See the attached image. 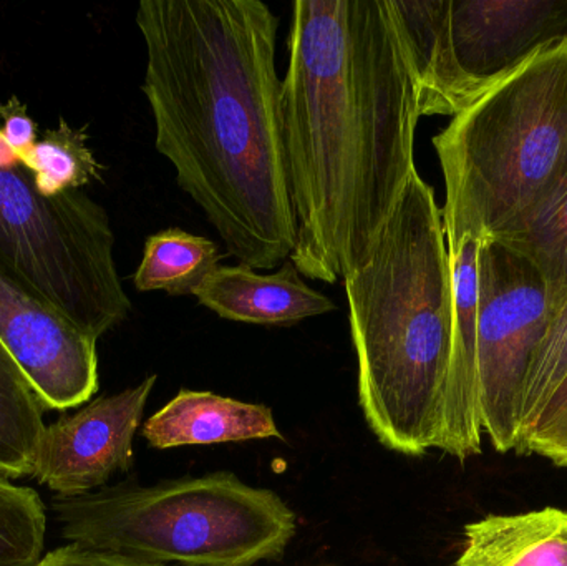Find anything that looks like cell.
<instances>
[{
  "label": "cell",
  "instance_id": "6da1fadb",
  "mask_svg": "<svg viewBox=\"0 0 567 566\" xmlns=\"http://www.w3.org/2000/svg\"><path fill=\"white\" fill-rule=\"evenodd\" d=\"M420 90L392 0H297L282 82L290 261L336 285L375 246L406 183Z\"/></svg>",
  "mask_w": 567,
  "mask_h": 566
},
{
  "label": "cell",
  "instance_id": "7a4b0ae2",
  "mask_svg": "<svg viewBox=\"0 0 567 566\" xmlns=\"http://www.w3.org/2000/svg\"><path fill=\"white\" fill-rule=\"evenodd\" d=\"M143 93L156 150L229 255L272 269L296 248L287 176L279 19L261 0H143Z\"/></svg>",
  "mask_w": 567,
  "mask_h": 566
},
{
  "label": "cell",
  "instance_id": "3957f363",
  "mask_svg": "<svg viewBox=\"0 0 567 566\" xmlns=\"http://www.w3.org/2000/svg\"><path fill=\"white\" fill-rule=\"evenodd\" d=\"M343 286L367 424L399 454L439 449L452 358V263L442 209L419 172Z\"/></svg>",
  "mask_w": 567,
  "mask_h": 566
},
{
  "label": "cell",
  "instance_id": "277c9868",
  "mask_svg": "<svg viewBox=\"0 0 567 566\" xmlns=\"http://www.w3.org/2000/svg\"><path fill=\"white\" fill-rule=\"evenodd\" d=\"M449 253L498 238L542 195L567 150V45L493 86L433 138Z\"/></svg>",
  "mask_w": 567,
  "mask_h": 566
},
{
  "label": "cell",
  "instance_id": "5b68a950",
  "mask_svg": "<svg viewBox=\"0 0 567 566\" xmlns=\"http://www.w3.org/2000/svg\"><path fill=\"white\" fill-rule=\"evenodd\" d=\"M52 508L70 544L162 566H255L281 557L297 532L276 492L233 474L56 495Z\"/></svg>",
  "mask_w": 567,
  "mask_h": 566
},
{
  "label": "cell",
  "instance_id": "8992f818",
  "mask_svg": "<svg viewBox=\"0 0 567 566\" xmlns=\"http://www.w3.org/2000/svg\"><path fill=\"white\" fill-rule=\"evenodd\" d=\"M112 225L85 193L45 196L0 130V265L92 338L128 318Z\"/></svg>",
  "mask_w": 567,
  "mask_h": 566
},
{
  "label": "cell",
  "instance_id": "52a82bcc",
  "mask_svg": "<svg viewBox=\"0 0 567 566\" xmlns=\"http://www.w3.org/2000/svg\"><path fill=\"white\" fill-rule=\"evenodd\" d=\"M392 2L422 116H456L536 56L567 45V0Z\"/></svg>",
  "mask_w": 567,
  "mask_h": 566
},
{
  "label": "cell",
  "instance_id": "ba28073f",
  "mask_svg": "<svg viewBox=\"0 0 567 566\" xmlns=\"http://www.w3.org/2000/svg\"><path fill=\"white\" fill-rule=\"evenodd\" d=\"M478 271L480 422L495 451L506 454L518 445L523 391L553 306L538 268L499 239L480 243Z\"/></svg>",
  "mask_w": 567,
  "mask_h": 566
},
{
  "label": "cell",
  "instance_id": "9c48e42d",
  "mask_svg": "<svg viewBox=\"0 0 567 566\" xmlns=\"http://www.w3.org/2000/svg\"><path fill=\"white\" fill-rule=\"evenodd\" d=\"M96 341L0 265V342L45 411L79 408L99 391Z\"/></svg>",
  "mask_w": 567,
  "mask_h": 566
},
{
  "label": "cell",
  "instance_id": "30bf717a",
  "mask_svg": "<svg viewBox=\"0 0 567 566\" xmlns=\"http://www.w3.org/2000/svg\"><path fill=\"white\" fill-rule=\"evenodd\" d=\"M155 384L156 375H150L135 388L95 399L45 428L30 477L59 497H79L100 491L113 475L128 472L133 439Z\"/></svg>",
  "mask_w": 567,
  "mask_h": 566
},
{
  "label": "cell",
  "instance_id": "8fae6325",
  "mask_svg": "<svg viewBox=\"0 0 567 566\" xmlns=\"http://www.w3.org/2000/svg\"><path fill=\"white\" fill-rule=\"evenodd\" d=\"M480 243L466 238L455 251L449 253L453 278V341L439 451L458 461L482 454L483 431L476 382Z\"/></svg>",
  "mask_w": 567,
  "mask_h": 566
},
{
  "label": "cell",
  "instance_id": "7c38bea8",
  "mask_svg": "<svg viewBox=\"0 0 567 566\" xmlns=\"http://www.w3.org/2000/svg\"><path fill=\"white\" fill-rule=\"evenodd\" d=\"M300 276L290 259L275 275H259L246 265L218 266L195 296L219 318L248 325L292 326L336 311L332 299Z\"/></svg>",
  "mask_w": 567,
  "mask_h": 566
},
{
  "label": "cell",
  "instance_id": "4fadbf2b",
  "mask_svg": "<svg viewBox=\"0 0 567 566\" xmlns=\"http://www.w3.org/2000/svg\"><path fill=\"white\" fill-rule=\"evenodd\" d=\"M143 438L152 447L218 445L228 442L279 439L271 409L223 398L213 392L183 389L165 408L146 421Z\"/></svg>",
  "mask_w": 567,
  "mask_h": 566
},
{
  "label": "cell",
  "instance_id": "5bb4252c",
  "mask_svg": "<svg viewBox=\"0 0 567 566\" xmlns=\"http://www.w3.org/2000/svg\"><path fill=\"white\" fill-rule=\"evenodd\" d=\"M453 566H567V512L546 507L472 522Z\"/></svg>",
  "mask_w": 567,
  "mask_h": 566
},
{
  "label": "cell",
  "instance_id": "9a60e30c",
  "mask_svg": "<svg viewBox=\"0 0 567 566\" xmlns=\"http://www.w3.org/2000/svg\"><path fill=\"white\" fill-rule=\"evenodd\" d=\"M496 239L538 268L555 312L567 298V150L532 208Z\"/></svg>",
  "mask_w": 567,
  "mask_h": 566
},
{
  "label": "cell",
  "instance_id": "2e32d148",
  "mask_svg": "<svg viewBox=\"0 0 567 566\" xmlns=\"http://www.w3.org/2000/svg\"><path fill=\"white\" fill-rule=\"evenodd\" d=\"M219 258L218 246L212 239L179 228L165 229L146 239L133 281L142 292L195 296L202 282L218 268Z\"/></svg>",
  "mask_w": 567,
  "mask_h": 566
},
{
  "label": "cell",
  "instance_id": "e0dca14e",
  "mask_svg": "<svg viewBox=\"0 0 567 566\" xmlns=\"http://www.w3.org/2000/svg\"><path fill=\"white\" fill-rule=\"evenodd\" d=\"M43 405L0 342V477L32 474L37 445L45 431Z\"/></svg>",
  "mask_w": 567,
  "mask_h": 566
},
{
  "label": "cell",
  "instance_id": "ac0fdd59",
  "mask_svg": "<svg viewBox=\"0 0 567 566\" xmlns=\"http://www.w3.org/2000/svg\"><path fill=\"white\" fill-rule=\"evenodd\" d=\"M20 162L32 172L45 196L75 192L99 179L102 169L86 146L85 132L73 130L65 120H60L59 128L47 130Z\"/></svg>",
  "mask_w": 567,
  "mask_h": 566
},
{
  "label": "cell",
  "instance_id": "d6986e66",
  "mask_svg": "<svg viewBox=\"0 0 567 566\" xmlns=\"http://www.w3.org/2000/svg\"><path fill=\"white\" fill-rule=\"evenodd\" d=\"M45 531V505L39 494L0 477V566L39 564Z\"/></svg>",
  "mask_w": 567,
  "mask_h": 566
},
{
  "label": "cell",
  "instance_id": "ffe728a7",
  "mask_svg": "<svg viewBox=\"0 0 567 566\" xmlns=\"http://www.w3.org/2000/svg\"><path fill=\"white\" fill-rule=\"evenodd\" d=\"M567 374V298L549 321L548 331L536 351L526 378L522 401L519 439L539 414ZM518 447V445H516Z\"/></svg>",
  "mask_w": 567,
  "mask_h": 566
},
{
  "label": "cell",
  "instance_id": "44dd1931",
  "mask_svg": "<svg viewBox=\"0 0 567 566\" xmlns=\"http://www.w3.org/2000/svg\"><path fill=\"white\" fill-rule=\"evenodd\" d=\"M519 454H536L567 467V374L519 439Z\"/></svg>",
  "mask_w": 567,
  "mask_h": 566
},
{
  "label": "cell",
  "instance_id": "7402d4cb",
  "mask_svg": "<svg viewBox=\"0 0 567 566\" xmlns=\"http://www.w3.org/2000/svg\"><path fill=\"white\" fill-rule=\"evenodd\" d=\"M0 120H2L3 138L19 158L33 148L37 143V125L27 106L17 96H10L6 103H0Z\"/></svg>",
  "mask_w": 567,
  "mask_h": 566
},
{
  "label": "cell",
  "instance_id": "603a6c76",
  "mask_svg": "<svg viewBox=\"0 0 567 566\" xmlns=\"http://www.w3.org/2000/svg\"><path fill=\"white\" fill-rule=\"evenodd\" d=\"M35 566H162L146 564L135 558L122 555L105 554V552L90 550L80 545L69 544L40 558Z\"/></svg>",
  "mask_w": 567,
  "mask_h": 566
}]
</instances>
